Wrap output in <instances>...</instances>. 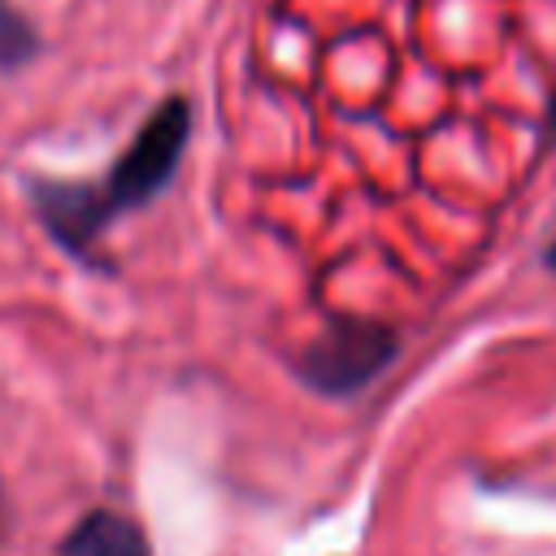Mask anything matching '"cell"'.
<instances>
[{"instance_id": "cell-1", "label": "cell", "mask_w": 556, "mask_h": 556, "mask_svg": "<svg viewBox=\"0 0 556 556\" xmlns=\"http://www.w3.org/2000/svg\"><path fill=\"white\" fill-rule=\"evenodd\" d=\"M191 135V113L187 100H165L130 139V148L117 156L113 174H109V208H135L148 204L156 191H165V182L178 169V156L187 148Z\"/></svg>"}, {"instance_id": "cell-2", "label": "cell", "mask_w": 556, "mask_h": 556, "mask_svg": "<svg viewBox=\"0 0 556 556\" xmlns=\"http://www.w3.org/2000/svg\"><path fill=\"white\" fill-rule=\"evenodd\" d=\"M391 352H395L391 330L369 321H339L330 334H321L308 348L304 374L321 391H356L391 361Z\"/></svg>"}, {"instance_id": "cell-3", "label": "cell", "mask_w": 556, "mask_h": 556, "mask_svg": "<svg viewBox=\"0 0 556 556\" xmlns=\"http://www.w3.org/2000/svg\"><path fill=\"white\" fill-rule=\"evenodd\" d=\"M39 200V217L48 222V230L70 248V252H83L96 230L104 226V217L113 213L109 208V195L96 191V187H65V182H43L35 191Z\"/></svg>"}, {"instance_id": "cell-4", "label": "cell", "mask_w": 556, "mask_h": 556, "mask_svg": "<svg viewBox=\"0 0 556 556\" xmlns=\"http://www.w3.org/2000/svg\"><path fill=\"white\" fill-rule=\"evenodd\" d=\"M61 556H148V543H143V534L126 517H117V513H91L65 539Z\"/></svg>"}, {"instance_id": "cell-5", "label": "cell", "mask_w": 556, "mask_h": 556, "mask_svg": "<svg viewBox=\"0 0 556 556\" xmlns=\"http://www.w3.org/2000/svg\"><path fill=\"white\" fill-rule=\"evenodd\" d=\"M30 52H35V30L17 9L0 0V65H22Z\"/></svg>"}, {"instance_id": "cell-6", "label": "cell", "mask_w": 556, "mask_h": 556, "mask_svg": "<svg viewBox=\"0 0 556 556\" xmlns=\"http://www.w3.org/2000/svg\"><path fill=\"white\" fill-rule=\"evenodd\" d=\"M547 265L556 269V239H552V248H547Z\"/></svg>"}]
</instances>
